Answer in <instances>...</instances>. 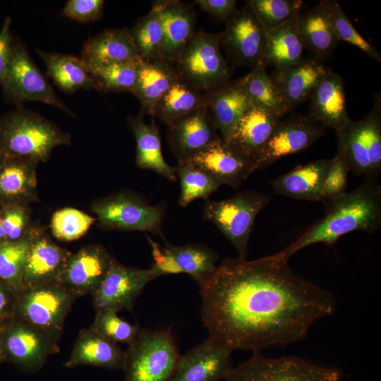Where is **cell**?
I'll return each instance as SVG.
<instances>
[{
	"label": "cell",
	"instance_id": "603a6c76",
	"mask_svg": "<svg viewBox=\"0 0 381 381\" xmlns=\"http://www.w3.org/2000/svg\"><path fill=\"white\" fill-rule=\"evenodd\" d=\"M152 6L157 10L164 31L162 57L175 63L195 32L193 8L177 0H159Z\"/></svg>",
	"mask_w": 381,
	"mask_h": 381
},
{
	"label": "cell",
	"instance_id": "7dc6e473",
	"mask_svg": "<svg viewBox=\"0 0 381 381\" xmlns=\"http://www.w3.org/2000/svg\"><path fill=\"white\" fill-rule=\"evenodd\" d=\"M349 172L345 160L336 154L323 184L322 202L338 198L346 193Z\"/></svg>",
	"mask_w": 381,
	"mask_h": 381
},
{
	"label": "cell",
	"instance_id": "3957f363",
	"mask_svg": "<svg viewBox=\"0 0 381 381\" xmlns=\"http://www.w3.org/2000/svg\"><path fill=\"white\" fill-rule=\"evenodd\" d=\"M70 143L69 133L35 111L16 107L0 117V148L6 156L44 162L55 147Z\"/></svg>",
	"mask_w": 381,
	"mask_h": 381
},
{
	"label": "cell",
	"instance_id": "e0dca14e",
	"mask_svg": "<svg viewBox=\"0 0 381 381\" xmlns=\"http://www.w3.org/2000/svg\"><path fill=\"white\" fill-rule=\"evenodd\" d=\"M29 237L30 247L23 274L22 289L59 283L72 253L55 243L46 229L40 225L33 224Z\"/></svg>",
	"mask_w": 381,
	"mask_h": 381
},
{
	"label": "cell",
	"instance_id": "9c48e42d",
	"mask_svg": "<svg viewBox=\"0 0 381 381\" xmlns=\"http://www.w3.org/2000/svg\"><path fill=\"white\" fill-rule=\"evenodd\" d=\"M220 47V33L195 32L174 63L181 78L203 92L231 81Z\"/></svg>",
	"mask_w": 381,
	"mask_h": 381
},
{
	"label": "cell",
	"instance_id": "52a82bcc",
	"mask_svg": "<svg viewBox=\"0 0 381 381\" xmlns=\"http://www.w3.org/2000/svg\"><path fill=\"white\" fill-rule=\"evenodd\" d=\"M0 85L4 99L16 107H22L25 102L37 101L74 116L18 39H13L8 66Z\"/></svg>",
	"mask_w": 381,
	"mask_h": 381
},
{
	"label": "cell",
	"instance_id": "f546056e",
	"mask_svg": "<svg viewBox=\"0 0 381 381\" xmlns=\"http://www.w3.org/2000/svg\"><path fill=\"white\" fill-rule=\"evenodd\" d=\"M124 359L125 351L117 344L89 327L78 334L70 357L64 365L68 368L92 365L123 370Z\"/></svg>",
	"mask_w": 381,
	"mask_h": 381
},
{
	"label": "cell",
	"instance_id": "f35d334b",
	"mask_svg": "<svg viewBox=\"0 0 381 381\" xmlns=\"http://www.w3.org/2000/svg\"><path fill=\"white\" fill-rule=\"evenodd\" d=\"M174 169L181 184L179 204L181 207H186L196 199H207L222 185L190 162L177 164Z\"/></svg>",
	"mask_w": 381,
	"mask_h": 381
},
{
	"label": "cell",
	"instance_id": "30bf717a",
	"mask_svg": "<svg viewBox=\"0 0 381 381\" xmlns=\"http://www.w3.org/2000/svg\"><path fill=\"white\" fill-rule=\"evenodd\" d=\"M90 210L103 229L150 232L165 241L162 229L163 207L150 205L133 192L120 191L97 199Z\"/></svg>",
	"mask_w": 381,
	"mask_h": 381
},
{
	"label": "cell",
	"instance_id": "e575fe53",
	"mask_svg": "<svg viewBox=\"0 0 381 381\" xmlns=\"http://www.w3.org/2000/svg\"><path fill=\"white\" fill-rule=\"evenodd\" d=\"M298 28L305 49L318 59L329 57L339 42L318 6L301 13Z\"/></svg>",
	"mask_w": 381,
	"mask_h": 381
},
{
	"label": "cell",
	"instance_id": "f1b7e54d",
	"mask_svg": "<svg viewBox=\"0 0 381 381\" xmlns=\"http://www.w3.org/2000/svg\"><path fill=\"white\" fill-rule=\"evenodd\" d=\"M333 162L322 159L298 165L272 182L275 193L308 201H322L325 178Z\"/></svg>",
	"mask_w": 381,
	"mask_h": 381
},
{
	"label": "cell",
	"instance_id": "7bdbcfd3",
	"mask_svg": "<svg viewBox=\"0 0 381 381\" xmlns=\"http://www.w3.org/2000/svg\"><path fill=\"white\" fill-rule=\"evenodd\" d=\"M246 2L267 32L298 19L303 4L301 0H249Z\"/></svg>",
	"mask_w": 381,
	"mask_h": 381
},
{
	"label": "cell",
	"instance_id": "d6986e66",
	"mask_svg": "<svg viewBox=\"0 0 381 381\" xmlns=\"http://www.w3.org/2000/svg\"><path fill=\"white\" fill-rule=\"evenodd\" d=\"M231 351L210 339L181 356L171 381H221L231 370Z\"/></svg>",
	"mask_w": 381,
	"mask_h": 381
},
{
	"label": "cell",
	"instance_id": "ac0fdd59",
	"mask_svg": "<svg viewBox=\"0 0 381 381\" xmlns=\"http://www.w3.org/2000/svg\"><path fill=\"white\" fill-rule=\"evenodd\" d=\"M167 126V141L178 164L190 160L219 138L218 130L205 106Z\"/></svg>",
	"mask_w": 381,
	"mask_h": 381
},
{
	"label": "cell",
	"instance_id": "4316f807",
	"mask_svg": "<svg viewBox=\"0 0 381 381\" xmlns=\"http://www.w3.org/2000/svg\"><path fill=\"white\" fill-rule=\"evenodd\" d=\"M38 162L25 157L6 156L0 167V205H30L38 200Z\"/></svg>",
	"mask_w": 381,
	"mask_h": 381
},
{
	"label": "cell",
	"instance_id": "ab89813d",
	"mask_svg": "<svg viewBox=\"0 0 381 381\" xmlns=\"http://www.w3.org/2000/svg\"><path fill=\"white\" fill-rule=\"evenodd\" d=\"M141 61L86 66L95 82L97 90L106 92L132 93L137 79L138 66Z\"/></svg>",
	"mask_w": 381,
	"mask_h": 381
},
{
	"label": "cell",
	"instance_id": "5bb4252c",
	"mask_svg": "<svg viewBox=\"0 0 381 381\" xmlns=\"http://www.w3.org/2000/svg\"><path fill=\"white\" fill-rule=\"evenodd\" d=\"M325 133V127L309 114L284 116L256 159L254 171L266 169L284 157L307 150Z\"/></svg>",
	"mask_w": 381,
	"mask_h": 381
},
{
	"label": "cell",
	"instance_id": "4fadbf2b",
	"mask_svg": "<svg viewBox=\"0 0 381 381\" xmlns=\"http://www.w3.org/2000/svg\"><path fill=\"white\" fill-rule=\"evenodd\" d=\"M0 342L7 361L26 373H35L60 351L58 342L16 318L0 328Z\"/></svg>",
	"mask_w": 381,
	"mask_h": 381
},
{
	"label": "cell",
	"instance_id": "f6af8a7d",
	"mask_svg": "<svg viewBox=\"0 0 381 381\" xmlns=\"http://www.w3.org/2000/svg\"><path fill=\"white\" fill-rule=\"evenodd\" d=\"M96 313L90 328L116 344H131L141 329L138 325H132L119 318L114 310H105Z\"/></svg>",
	"mask_w": 381,
	"mask_h": 381
},
{
	"label": "cell",
	"instance_id": "ee69618b",
	"mask_svg": "<svg viewBox=\"0 0 381 381\" xmlns=\"http://www.w3.org/2000/svg\"><path fill=\"white\" fill-rule=\"evenodd\" d=\"M96 219L73 207L56 211L51 218L50 230L59 240L72 241L85 235Z\"/></svg>",
	"mask_w": 381,
	"mask_h": 381
},
{
	"label": "cell",
	"instance_id": "9a60e30c",
	"mask_svg": "<svg viewBox=\"0 0 381 381\" xmlns=\"http://www.w3.org/2000/svg\"><path fill=\"white\" fill-rule=\"evenodd\" d=\"M152 249V268L158 277L185 273L200 286L214 272L219 255L213 249L201 244L172 246L165 241L164 247L147 236Z\"/></svg>",
	"mask_w": 381,
	"mask_h": 381
},
{
	"label": "cell",
	"instance_id": "6da1fadb",
	"mask_svg": "<svg viewBox=\"0 0 381 381\" xmlns=\"http://www.w3.org/2000/svg\"><path fill=\"white\" fill-rule=\"evenodd\" d=\"M288 261L278 253L225 258L200 285L208 339L231 351H259L298 341L315 321L332 315L333 294L296 276Z\"/></svg>",
	"mask_w": 381,
	"mask_h": 381
},
{
	"label": "cell",
	"instance_id": "d6a6232c",
	"mask_svg": "<svg viewBox=\"0 0 381 381\" xmlns=\"http://www.w3.org/2000/svg\"><path fill=\"white\" fill-rule=\"evenodd\" d=\"M47 68V75L62 91L72 94L80 89L97 90L95 82L84 61L72 55L36 49Z\"/></svg>",
	"mask_w": 381,
	"mask_h": 381
},
{
	"label": "cell",
	"instance_id": "4dcf8cb0",
	"mask_svg": "<svg viewBox=\"0 0 381 381\" xmlns=\"http://www.w3.org/2000/svg\"><path fill=\"white\" fill-rule=\"evenodd\" d=\"M180 77L175 64L165 59L152 61H141L133 87V94L140 101L141 112L153 116L157 103Z\"/></svg>",
	"mask_w": 381,
	"mask_h": 381
},
{
	"label": "cell",
	"instance_id": "2e32d148",
	"mask_svg": "<svg viewBox=\"0 0 381 381\" xmlns=\"http://www.w3.org/2000/svg\"><path fill=\"white\" fill-rule=\"evenodd\" d=\"M158 277L152 268L140 269L125 266L115 259L92 294L96 310H131L133 303L145 285Z\"/></svg>",
	"mask_w": 381,
	"mask_h": 381
},
{
	"label": "cell",
	"instance_id": "bcb514c9",
	"mask_svg": "<svg viewBox=\"0 0 381 381\" xmlns=\"http://www.w3.org/2000/svg\"><path fill=\"white\" fill-rule=\"evenodd\" d=\"M0 220L7 242L25 238L34 224L30 205L22 203L0 205Z\"/></svg>",
	"mask_w": 381,
	"mask_h": 381
},
{
	"label": "cell",
	"instance_id": "277c9868",
	"mask_svg": "<svg viewBox=\"0 0 381 381\" xmlns=\"http://www.w3.org/2000/svg\"><path fill=\"white\" fill-rule=\"evenodd\" d=\"M180 356L170 328L141 329L125 351L124 381H171Z\"/></svg>",
	"mask_w": 381,
	"mask_h": 381
},
{
	"label": "cell",
	"instance_id": "ba28073f",
	"mask_svg": "<svg viewBox=\"0 0 381 381\" xmlns=\"http://www.w3.org/2000/svg\"><path fill=\"white\" fill-rule=\"evenodd\" d=\"M270 200L269 195L257 190H242L229 199L207 201L203 217L212 222L232 243L238 258L246 259L255 218Z\"/></svg>",
	"mask_w": 381,
	"mask_h": 381
},
{
	"label": "cell",
	"instance_id": "8fae6325",
	"mask_svg": "<svg viewBox=\"0 0 381 381\" xmlns=\"http://www.w3.org/2000/svg\"><path fill=\"white\" fill-rule=\"evenodd\" d=\"M340 368L321 366L296 356L264 357L259 351L234 368L226 381H340Z\"/></svg>",
	"mask_w": 381,
	"mask_h": 381
},
{
	"label": "cell",
	"instance_id": "5b68a950",
	"mask_svg": "<svg viewBox=\"0 0 381 381\" xmlns=\"http://www.w3.org/2000/svg\"><path fill=\"white\" fill-rule=\"evenodd\" d=\"M337 154L356 176L377 177L381 172V97L376 93L373 109L358 121H351L336 133Z\"/></svg>",
	"mask_w": 381,
	"mask_h": 381
},
{
	"label": "cell",
	"instance_id": "d4e9b609",
	"mask_svg": "<svg viewBox=\"0 0 381 381\" xmlns=\"http://www.w3.org/2000/svg\"><path fill=\"white\" fill-rule=\"evenodd\" d=\"M250 102L241 78L205 92V105L225 142Z\"/></svg>",
	"mask_w": 381,
	"mask_h": 381
},
{
	"label": "cell",
	"instance_id": "44dd1931",
	"mask_svg": "<svg viewBox=\"0 0 381 381\" xmlns=\"http://www.w3.org/2000/svg\"><path fill=\"white\" fill-rule=\"evenodd\" d=\"M282 118L250 102L226 142L253 168L254 163Z\"/></svg>",
	"mask_w": 381,
	"mask_h": 381
},
{
	"label": "cell",
	"instance_id": "681fc988",
	"mask_svg": "<svg viewBox=\"0 0 381 381\" xmlns=\"http://www.w3.org/2000/svg\"><path fill=\"white\" fill-rule=\"evenodd\" d=\"M235 0H196L201 10L218 20L226 21L236 10Z\"/></svg>",
	"mask_w": 381,
	"mask_h": 381
},
{
	"label": "cell",
	"instance_id": "7402d4cb",
	"mask_svg": "<svg viewBox=\"0 0 381 381\" xmlns=\"http://www.w3.org/2000/svg\"><path fill=\"white\" fill-rule=\"evenodd\" d=\"M309 115L323 127L339 132L351 121L341 75L328 69L312 91Z\"/></svg>",
	"mask_w": 381,
	"mask_h": 381
},
{
	"label": "cell",
	"instance_id": "c3c4849f",
	"mask_svg": "<svg viewBox=\"0 0 381 381\" xmlns=\"http://www.w3.org/2000/svg\"><path fill=\"white\" fill-rule=\"evenodd\" d=\"M103 0H68L63 14L73 20L87 23L99 20L104 11Z\"/></svg>",
	"mask_w": 381,
	"mask_h": 381
},
{
	"label": "cell",
	"instance_id": "7c38bea8",
	"mask_svg": "<svg viewBox=\"0 0 381 381\" xmlns=\"http://www.w3.org/2000/svg\"><path fill=\"white\" fill-rule=\"evenodd\" d=\"M220 46L236 66L253 68L263 63L267 31L247 2L226 21L220 33Z\"/></svg>",
	"mask_w": 381,
	"mask_h": 381
},
{
	"label": "cell",
	"instance_id": "b9f144b4",
	"mask_svg": "<svg viewBox=\"0 0 381 381\" xmlns=\"http://www.w3.org/2000/svg\"><path fill=\"white\" fill-rule=\"evenodd\" d=\"M29 247V234L21 241L0 244V280L8 285L16 295L22 289L23 274Z\"/></svg>",
	"mask_w": 381,
	"mask_h": 381
},
{
	"label": "cell",
	"instance_id": "7a4b0ae2",
	"mask_svg": "<svg viewBox=\"0 0 381 381\" xmlns=\"http://www.w3.org/2000/svg\"><path fill=\"white\" fill-rule=\"evenodd\" d=\"M325 213L295 241L278 253L289 260L299 250L322 243L334 245L342 236L354 231L373 234L381 225V185L377 177L365 176L356 189L323 202Z\"/></svg>",
	"mask_w": 381,
	"mask_h": 381
},
{
	"label": "cell",
	"instance_id": "8992f818",
	"mask_svg": "<svg viewBox=\"0 0 381 381\" xmlns=\"http://www.w3.org/2000/svg\"><path fill=\"white\" fill-rule=\"evenodd\" d=\"M77 297L59 283L22 289L16 295L14 318L58 342Z\"/></svg>",
	"mask_w": 381,
	"mask_h": 381
},
{
	"label": "cell",
	"instance_id": "836d02e7",
	"mask_svg": "<svg viewBox=\"0 0 381 381\" xmlns=\"http://www.w3.org/2000/svg\"><path fill=\"white\" fill-rule=\"evenodd\" d=\"M298 19L267 32L265 64L272 65L276 69L304 59L305 47L298 31Z\"/></svg>",
	"mask_w": 381,
	"mask_h": 381
},
{
	"label": "cell",
	"instance_id": "816d5d0a",
	"mask_svg": "<svg viewBox=\"0 0 381 381\" xmlns=\"http://www.w3.org/2000/svg\"><path fill=\"white\" fill-rule=\"evenodd\" d=\"M11 18L7 17L0 30V84L8 66L13 37L11 32Z\"/></svg>",
	"mask_w": 381,
	"mask_h": 381
},
{
	"label": "cell",
	"instance_id": "cb8c5ba5",
	"mask_svg": "<svg viewBox=\"0 0 381 381\" xmlns=\"http://www.w3.org/2000/svg\"><path fill=\"white\" fill-rule=\"evenodd\" d=\"M188 162L214 177L222 185L234 188H238L253 172L252 166L236 154L222 137Z\"/></svg>",
	"mask_w": 381,
	"mask_h": 381
},
{
	"label": "cell",
	"instance_id": "d590c367",
	"mask_svg": "<svg viewBox=\"0 0 381 381\" xmlns=\"http://www.w3.org/2000/svg\"><path fill=\"white\" fill-rule=\"evenodd\" d=\"M204 106L205 92L180 76L157 103L152 116L168 125Z\"/></svg>",
	"mask_w": 381,
	"mask_h": 381
},
{
	"label": "cell",
	"instance_id": "11a10c76",
	"mask_svg": "<svg viewBox=\"0 0 381 381\" xmlns=\"http://www.w3.org/2000/svg\"><path fill=\"white\" fill-rule=\"evenodd\" d=\"M6 157V154L3 152V150L0 148V167L3 164L5 159Z\"/></svg>",
	"mask_w": 381,
	"mask_h": 381
},
{
	"label": "cell",
	"instance_id": "db71d44e",
	"mask_svg": "<svg viewBox=\"0 0 381 381\" xmlns=\"http://www.w3.org/2000/svg\"><path fill=\"white\" fill-rule=\"evenodd\" d=\"M5 361H7V359H6V355L4 353V351L3 350V348L0 342V363L4 362Z\"/></svg>",
	"mask_w": 381,
	"mask_h": 381
},
{
	"label": "cell",
	"instance_id": "60d3db41",
	"mask_svg": "<svg viewBox=\"0 0 381 381\" xmlns=\"http://www.w3.org/2000/svg\"><path fill=\"white\" fill-rule=\"evenodd\" d=\"M318 6L325 14L339 41L357 47L377 61L381 60L380 52L358 32L338 1L322 0Z\"/></svg>",
	"mask_w": 381,
	"mask_h": 381
},
{
	"label": "cell",
	"instance_id": "1f68e13d",
	"mask_svg": "<svg viewBox=\"0 0 381 381\" xmlns=\"http://www.w3.org/2000/svg\"><path fill=\"white\" fill-rule=\"evenodd\" d=\"M141 111L135 116L128 119L136 143L135 162L139 168L152 170L167 179L176 181L174 167L169 165L164 159L158 127L148 124Z\"/></svg>",
	"mask_w": 381,
	"mask_h": 381
},
{
	"label": "cell",
	"instance_id": "f5cc1de1",
	"mask_svg": "<svg viewBox=\"0 0 381 381\" xmlns=\"http://www.w3.org/2000/svg\"><path fill=\"white\" fill-rule=\"evenodd\" d=\"M6 241L5 233L0 220V244L4 243Z\"/></svg>",
	"mask_w": 381,
	"mask_h": 381
},
{
	"label": "cell",
	"instance_id": "ffe728a7",
	"mask_svg": "<svg viewBox=\"0 0 381 381\" xmlns=\"http://www.w3.org/2000/svg\"><path fill=\"white\" fill-rule=\"evenodd\" d=\"M112 260L102 246H86L71 255L59 284L77 298L92 294L105 277Z\"/></svg>",
	"mask_w": 381,
	"mask_h": 381
},
{
	"label": "cell",
	"instance_id": "8d00e7d4",
	"mask_svg": "<svg viewBox=\"0 0 381 381\" xmlns=\"http://www.w3.org/2000/svg\"><path fill=\"white\" fill-rule=\"evenodd\" d=\"M241 80L252 103L281 118L291 112L270 75L267 73L264 63L256 66Z\"/></svg>",
	"mask_w": 381,
	"mask_h": 381
},
{
	"label": "cell",
	"instance_id": "83f0119b",
	"mask_svg": "<svg viewBox=\"0 0 381 381\" xmlns=\"http://www.w3.org/2000/svg\"><path fill=\"white\" fill-rule=\"evenodd\" d=\"M87 66L142 60L126 28L106 30L83 44L80 57Z\"/></svg>",
	"mask_w": 381,
	"mask_h": 381
},
{
	"label": "cell",
	"instance_id": "74e56055",
	"mask_svg": "<svg viewBox=\"0 0 381 381\" xmlns=\"http://www.w3.org/2000/svg\"><path fill=\"white\" fill-rule=\"evenodd\" d=\"M128 30L143 61L149 62L163 59V27L159 13L153 6Z\"/></svg>",
	"mask_w": 381,
	"mask_h": 381
},
{
	"label": "cell",
	"instance_id": "f907efd6",
	"mask_svg": "<svg viewBox=\"0 0 381 381\" xmlns=\"http://www.w3.org/2000/svg\"><path fill=\"white\" fill-rule=\"evenodd\" d=\"M16 294L0 280V328L14 318Z\"/></svg>",
	"mask_w": 381,
	"mask_h": 381
},
{
	"label": "cell",
	"instance_id": "484cf974",
	"mask_svg": "<svg viewBox=\"0 0 381 381\" xmlns=\"http://www.w3.org/2000/svg\"><path fill=\"white\" fill-rule=\"evenodd\" d=\"M327 70L318 60L304 59L294 65L274 69L270 76L292 111L309 98Z\"/></svg>",
	"mask_w": 381,
	"mask_h": 381
}]
</instances>
